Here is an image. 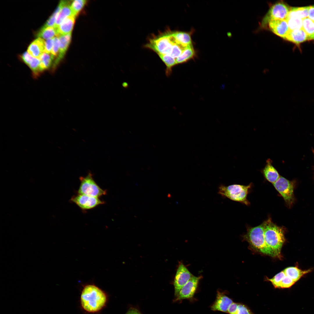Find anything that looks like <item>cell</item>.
I'll list each match as a JSON object with an SVG mask.
<instances>
[{"label":"cell","instance_id":"cell-1","mask_svg":"<svg viewBox=\"0 0 314 314\" xmlns=\"http://www.w3.org/2000/svg\"><path fill=\"white\" fill-rule=\"evenodd\" d=\"M107 300L105 292L93 284L85 286L81 292L80 301L83 308L91 313L97 312L105 306Z\"/></svg>","mask_w":314,"mask_h":314},{"label":"cell","instance_id":"cell-2","mask_svg":"<svg viewBox=\"0 0 314 314\" xmlns=\"http://www.w3.org/2000/svg\"><path fill=\"white\" fill-rule=\"evenodd\" d=\"M264 236L266 245L273 257H281V251L285 241V230L277 226L269 217L264 221Z\"/></svg>","mask_w":314,"mask_h":314},{"label":"cell","instance_id":"cell-3","mask_svg":"<svg viewBox=\"0 0 314 314\" xmlns=\"http://www.w3.org/2000/svg\"><path fill=\"white\" fill-rule=\"evenodd\" d=\"M244 238L256 251L273 257L272 253L265 243L264 222L258 226L248 228Z\"/></svg>","mask_w":314,"mask_h":314},{"label":"cell","instance_id":"cell-4","mask_svg":"<svg viewBox=\"0 0 314 314\" xmlns=\"http://www.w3.org/2000/svg\"><path fill=\"white\" fill-rule=\"evenodd\" d=\"M252 184L247 185L233 184L226 186L222 185L219 187L218 193L230 199L248 205L249 202L247 199L249 189Z\"/></svg>","mask_w":314,"mask_h":314},{"label":"cell","instance_id":"cell-5","mask_svg":"<svg viewBox=\"0 0 314 314\" xmlns=\"http://www.w3.org/2000/svg\"><path fill=\"white\" fill-rule=\"evenodd\" d=\"M92 176L91 173L89 172L86 176L79 177L80 184L78 194L98 198L106 194V190L102 189L97 185Z\"/></svg>","mask_w":314,"mask_h":314},{"label":"cell","instance_id":"cell-6","mask_svg":"<svg viewBox=\"0 0 314 314\" xmlns=\"http://www.w3.org/2000/svg\"><path fill=\"white\" fill-rule=\"evenodd\" d=\"M175 43V39L171 33L151 40L147 47L158 54L170 55L172 46Z\"/></svg>","mask_w":314,"mask_h":314},{"label":"cell","instance_id":"cell-7","mask_svg":"<svg viewBox=\"0 0 314 314\" xmlns=\"http://www.w3.org/2000/svg\"><path fill=\"white\" fill-rule=\"evenodd\" d=\"M290 8L283 2H279L273 4L263 18L262 26L265 27L272 20L286 19Z\"/></svg>","mask_w":314,"mask_h":314},{"label":"cell","instance_id":"cell-8","mask_svg":"<svg viewBox=\"0 0 314 314\" xmlns=\"http://www.w3.org/2000/svg\"><path fill=\"white\" fill-rule=\"evenodd\" d=\"M70 201L83 210L93 208L105 203L98 197L79 194L72 196Z\"/></svg>","mask_w":314,"mask_h":314},{"label":"cell","instance_id":"cell-9","mask_svg":"<svg viewBox=\"0 0 314 314\" xmlns=\"http://www.w3.org/2000/svg\"><path fill=\"white\" fill-rule=\"evenodd\" d=\"M286 203L290 205L293 198V187L292 182L282 176H280L273 184Z\"/></svg>","mask_w":314,"mask_h":314},{"label":"cell","instance_id":"cell-10","mask_svg":"<svg viewBox=\"0 0 314 314\" xmlns=\"http://www.w3.org/2000/svg\"><path fill=\"white\" fill-rule=\"evenodd\" d=\"M193 275L182 263H180L176 270L174 282V295L177 297L182 288L186 283Z\"/></svg>","mask_w":314,"mask_h":314},{"label":"cell","instance_id":"cell-11","mask_svg":"<svg viewBox=\"0 0 314 314\" xmlns=\"http://www.w3.org/2000/svg\"><path fill=\"white\" fill-rule=\"evenodd\" d=\"M201 278L200 276H196L193 275L181 289L175 301H178L192 298L196 291L199 281Z\"/></svg>","mask_w":314,"mask_h":314},{"label":"cell","instance_id":"cell-12","mask_svg":"<svg viewBox=\"0 0 314 314\" xmlns=\"http://www.w3.org/2000/svg\"><path fill=\"white\" fill-rule=\"evenodd\" d=\"M233 302L224 293L217 291L216 299L211 306V309L214 311L227 313L229 306Z\"/></svg>","mask_w":314,"mask_h":314},{"label":"cell","instance_id":"cell-13","mask_svg":"<svg viewBox=\"0 0 314 314\" xmlns=\"http://www.w3.org/2000/svg\"><path fill=\"white\" fill-rule=\"evenodd\" d=\"M268 24L269 28L272 32L283 38L290 30L286 19L272 20Z\"/></svg>","mask_w":314,"mask_h":314},{"label":"cell","instance_id":"cell-14","mask_svg":"<svg viewBox=\"0 0 314 314\" xmlns=\"http://www.w3.org/2000/svg\"><path fill=\"white\" fill-rule=\"evenodd\" d=\"M59 39L60 46L58 56L54 61L53 68H55L56 66L63 58L71 39V33L61 35L58 37Z\"/></svg>","mask_w":314,"mask_h":314},{"label":"cell","instance_id":"cell-15","mask_svg":"<svg viewBox=\"0 0 314 314\" xmlns=\"http://www.w3.org/2000/svg\"><path fill=\"white\" fill-rule=\"evenodd\" d=\"M45 42L44 39L38 38L29 45L28 52L33 57L39 58L45 51Z\"/></svg>","mask_w":314,"mask_h":314},{"label":"cell","instance_id":"cell-16","mask_svg":"<svg viewBox=\"0 0 314 314\" xmlns=\"http://www.w3.org/2000/svg\"><path fill=\"white\" fill-rule=\"evenodd\" d=\"M262 173L265 179L272 184L280 176L276 170L273 166L272 160L270 158L266 160V164L262 170Z\"/></svg>","mask_w":314,"mask_h":314},{"label":"cell","instance_id":"cell-17","mask_svg":"<svg viewBox=\"0 0 314 314\" xmlns=\"http://www.w3.org/2000/svg\"><path fill=\"white\" fill-rule=\"evenodd\" d=\"M76 17L71 15L67 17L56 28L57 37L71 33Z\"/></svg>","mask_w":314,"mask_h":314},{"label":"cell","instance_id":"cell-18","mask_svg":"<svg viewBox=\"0 0 314 314\" xmlns=\"http://www.w3.org/2000/svg\"><path fill=\"white\" fill-rule=\"evenodd\" d=\"M283 38L296 44H299L308 40V37L302 28L290 30Z\"/></svg>","mask_w":314,"mask_h":314},{"label":"cell","instance_id":"cell-19","mask_svg":"<svg viewBox=\"0 0 314 314\" xmlns=\"http://www.w3.org/2000/svg\"><path fill=\"white\" fill-rule=\"evenodd\" d=\"M286 275L289 277L295 282L304 275L311 271V270H302L295 267H290L283 270Z\"/></svg>","mask_w":314,"mask_h":314},{"label":"cell","instance_id":"cell-20","mask_svg":"<svg viewBox=\"0 0 314 314\" xmlns=\"http://www.w3.org/2000/svg\"><path fill=\"white\" fill-rule=\"evenodd\" d=\"M195 56V52L192 44L187 46L181 55L176 59V64H181L193 58Z\"/></svg>","mask_w":314,"mask_h":314},{"label":"cell","instance_id":"cell-21","mask_svg":"<svg viewBox=\"0 0 314 314\" xmlns=\"http://www.w3.org/2000/svg\"><path fill=\"white\" fill-rule=\"evenodd\" d=\"M69 3V1L66 4L62 7L58 14L54 26L55 28H57L67 17L71 15L74 16Z\"/></svg>","mask_w":314,"mask_h":314},{"label":"cell","instance_id":"cell-22","mask_svg":"<svg viewBox=\"0 0 314 314\" xmlns=\"http://www.w3.org/2000/svg\"><path fill=\"white\" fill-rule=\"evenodd\" d=\"M172 33L176 43L184 46L192 44L191 37L189 33L176 31Z\"/></svg>","mask_w":314,"mask_h":314},{"label":"cell","instance_id":"cell-23","mask_svg":"<svg viewBox=\"0 0 314 314\" xmlns=\"http://www.w3.org/2000/svg\"><path fill=\"white\" fill-rule=\"evenodd\" d=\"M310 6L301 7H292L288 16H293L302 19L308 17Z\"/></svg>","mask_w":314,"mask_h":314},{"label":"cell","instance_id":"cell-24","mask_svg":"<svg viewBox=\"0 0 314 314\" xmlns=\"http://www.w3.org/2000/svg\"><path fill=\"white\" fill-rule=\"evenodd\" d=\"M158 54L166 66L165 72L166 75L167 76H170L172 73V68L177 64L176 59L168 55Z\"/></svg>","mask_w":314,"mask_h":314},{"label":"cell","instance_id":"cell-25","mask_svg":"<svg viewBox=\"0 0 314 314\" xmlns=\"http://www.w3.org/2000/svg\"><path fill=\"white\" fill-rule=\"evenodd\" d=\"M54 58V57L51 53L44 52L39 58L40 60V72L50 67Z\"/></svg>","mask_w":314,"mask_h":314},{"label":"cell","instance_id":"cell-26","mask_svg":"<svg viewBox=\"0 0 314 314\" xmlns=\"http://www.w3.org/2000/svg\"><path fill=\"white\" fill-rule=\"evenodd\" d=\"M56 35V29L54 27H42L37 34L38 38L46 40L53 38Z\"/></svg>","mask_w":314,"mask_h":314},{"label":"cell","instance_id":"cell-27","mask_svg":"<svg viewBox=\"0 0 314 314\" xmlns=\"http://www.w3.org/2000/svg\"><path fill=\"white\" fill-rule=\"evenodd\" d=\"M302 28L306 34L308 40H312L314 36V22L307 17L303 19Z\"/></svg>","mask_w":314,"mask_h":314},{"label":"cell","instance_id":"cell-28","mask_svg":"<svg viewBox=\"0 0 314 314\" xmlns=\"http://www.w3.org/2000/svg\"><path fill=\"white\" fill-rule=\"evenodd\" d=\"M69 1H61L54 12L49 17L43 27H54L58 14L62 7Z\"/></svg>","mask_w":314,"mask_h":314},{"label":"cell","instance_id":"cell-29","mask_svg":"<svg viewBox=\"0 0 314 314\" xmlns=\"http://www.w3.org/2000/svg\"><path fill=\"white\" fill-rule=\"evenodd\" d=\"M286 20L290 30L302 28L303 19L295 17L287 16Z\"/></svg>","mask_w":314,"mask_h":314},{"label":"cell","instance_id":"cell-30","mask_svg":"<svg viewBox=\"0 0 314 314\" xmlns=\"http://www.w3.org/2000/svg\"><path fill=\"white\" fill-rule=\"evenodd\" d=\"M85 0H75L72 1L70 7L74 15L76 17L86 3Z\"/></svg>","mask_w":314,"mask_h":314},{"label":"cell","instance_id":"cell-31","mask_svg":"<svg viewBox=\"0 0 314 314\" xmlns=\"http://www.w3.org/2000/svg\"><path fill=\"white\" fill-rule=\"evenodd\" d=\"M187 46H184L176 43H174L172 46L171 52L170 56L176 59L181 55Z\"/></svg>","mask_w":314,"mask_h":314},{"label":"cell","instance_id":"cell-32","mask_svg":"<svg viewBox=\"0 0 314 314\" xmlns=\"http://www.w3.org/2000/svg\"><path fill=\"white\" fill-rule=\"evenodd\" d=\"M283 271L279 273L271 279L267 278V279L271 282L275 288H279L281 280L286 276Z\"/></svg>","mask_w":314,"mask_h":314},{"label":"cell","instance_id":"cell-33","mask_svg":"<svg viewBox=\"0 0 314 314\" xmlns=\"http://www.w3.org/2000/svg\"><path fill=\"white\" fill-rule=\"evenodd\" d=\"M40 60L39 58H33L30 63L28 65L33 73L35 75H37L40 72L39 68Z\"/></svg>","mask_w":314,"mask_h":314},{"label":"cell","instance_id":"cell-34","mask_svg":"<svg viewBox=\"0 0 314 314\" xmlns=\"http://www.w3.org/2000/svg\"><path fill=\"white\" fill-rule=\"evenodd\" d=\"M295 282L292 279L286 276L281 280L279 288H286L292 286Z\"/></svg>","mask_w":314,"mask_h":314},{"label":"cell","instance_id":"cell-35","mask_svg":"<svg viewBox=\"0 0 314 314\" xmlns=\"http://www.w3.org/2000/svg\"><path fill=\"white\" fill-rule=\"evenodd\" d=\"M235 314H253L252 312L245 305L238 303V306Z\"/></svg>","mask_w":314,"mask_h":314},{"label":"cell","instance_id":"cell-36","mask_svg":"<svg viewBox=\"0 0 314 314\" xmlns=\"http://www.w3.org/2000/svg\"><path fill=\"white\" fill-rule=\"evenodd\" d=\"M60 46V42L58 38L55 37L54 38V42L53 48L51 52V54L54 58L58 56Z\"/></svg>","mask_w":314,"mask_h":314},{"label":"cell","instance_id":"cell-37","mask_svg":"<svg viewBox=\"0 0 314 314\" xmlns=\"http://www.w3.org/2000/svg\"><path fill=\"white\" fill-rule=\"evenodd\" d=\"M54 42V38L46 40L45 42V47L44 52L51 53Z\"/></svg>","mask_w":314,"mask_h":314},{"label":"cell","instance_id":"cell-38","mask_svg":"<svg viewBox=\"0 0 314 314\" xmlns=\"http://www.w3.org/2000/svg\"><path fill=\"white\" fill-rule=\"evenodd\" d=\"M22 58L23 62L28 65L31 61L33 57L28 52V51L24 52L21 56Z\"/></svg>","mask_w":314,"mask_h":314},{"label":"cell","instance_id":"cell-39","mask_svg":"<svg viewBox=\"0 0 314 314\" xmlns=\"http://www.w3.org/2000/svg\"><path fill=\"white\" fill-rule=\"evenodd\" d=\"M238 303L233 302L229 306L227 313L229 314H235L237 310Z\"/></svg>","mask_w":314,"mask_h":314},{"label":"cell","instance_id":"cell-40","mask_svg":"<svg viewBox=\"0 0 314 314\" xmlns=\"http://www.w3.org/2000/svg\"><path fill=\"white\" fill-rule=\"evenodd\" d=\"M308 17L314 22V6H310Z\"/></svg>","mask_w":314,"mask_h":314},{"label":"cell","instance_id":"cell-41","mask_svg":"<svg viewBox=\"0 0 314 314\" xmlns=\"http://www.w3.org/2000/svg\"><path fill=\"white\" fill-rule=\"evenodd\" d=\"M125 314H142L139 311L137 308H130Z\"/></svg>","mask_w":314,"mask_h":314},{"label":"cell","instance_id":"cell-42","mask_svg":"<svg viewBox=\"0 0 314 314\" xmlns=\"http://www.w3.org/2000/svg\"><path fill=\"white\" fill-rule=\"evenodd\" d=\"M312 40H314V36L313 37Z\"/></svg>","mask_w":314,"mask_h":314}]
</instances>
